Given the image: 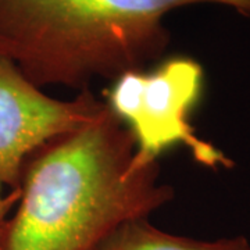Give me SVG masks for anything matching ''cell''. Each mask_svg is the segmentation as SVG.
Segmentation results:
<instances>
[{
    "label": "cell",
    "mask_w": 250,
    "mask_h": 250,
    "mask_svg": "<svg viewBox=\"0 0 250 250\" xmlns=\"http://www.w3.org/2000/svg\"><path fill=\"white\" fill-rule=\"evenodd\" d=\"M106 103V102H104ZM132 134L107 107L25 161L0 250H95L121 224L147 218L174 197L159 161L139 164Z\"/></svg>",
    "instance_id": "obj_1"
},
{
    "label": "cell",
    "mask_w": 250,
    "mask_h": 250,
    "mask_svg": "<svg viewBox=\"0 0 250 250\" xmlns=\"http://www.w3.org/2000/svg\"><path fill=\"white\" fill-rule=\"evenodd\" d=\"M203 81V67L187 56L170 57L152 71H126L113 80L106 104L134 136L135 160L139 164L159 161L164 150L184 145L195 161L207 168L229 170L235 166L189 123Z\"/></svg>",
    "instance_id": "obj_3"
},
{
    "label": "cell",
    "mask_w": 250,
    "mask_h": 250,
    "mask_svg": "<svg viewBox=\"0 0 250 250\" xmlns=\"http://www.w3.org/2000/svg\"><path fill=\"white\" fill-rule=\"evenodd\" d=\"M218 4L250 20V0H0V57L41 89L78 92L160 59L172 10Z\"/></svg>",
    "instance_id": "obj_2"
},
{
    "label": "cell",
    "mask_w": 250,
    "mask_h": 250,
    "mask_svg": "<svg viewBox=\"0 0 250 250\" xmlns=\"http://www.w3.org/2000/svg\"><path fill=\"white\" fill-rule=\"evenodd\" d=\"M95 250H250V242L242 235L200 241L161 231L147 218H138L117 227Z\"/></svg>",
    "instance_id": "obj_5"
},
{
    "label": "cell",
    "mask_w": 250,
    "mask_h": 250,
    "mask_svg": "<svg viewBox=\"0 0 250 250\" xmlns=\"http://www.w3.org/2000/svg\"><path fill=\"white\" fill-rule=\"evenodd\" d=\"M104 106L90 89L71 100L52 98L0 57V229L17 205L28 157L49 141L95 120Z\"/></svg>",
    "instance_id": "obj_4"
}]
</instances>
